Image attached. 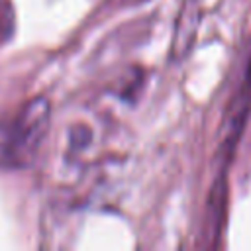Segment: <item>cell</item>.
Listing matches in <instances>:
<instances>
[{
    "label": "cell",
    "instance_id": "7a4b0ae2",
    "mask_svg": "<svg viewBox=\"0 0 251 251\" xmlns=\"http://www.w3.org/2000/svg\"><path fill=\"white\" fill-rule=\"evenodd\" d=\"M198 25V0H184V6L178 14L175 39H173V57L180 59L192 45L194 33Z\"/></svg>",
    "mask_w": 251,
    "mask_h": 251
},
{
    "label": "cell",
    "instance_id": "3957f363",
    "mask_svg": "<svg viewBox=\"0 0 251 251\" xmlns=\"http://www.w3.org/2000/svg\"><path fill=\"white\" fill-rule=\"evenodd\" d=\"M210 214L208 220L212 224V235L218 237L220 227H222V218H224V210H226V180H224V173L216 178L212 192H210Z\"/></svg>",
    "mask_w": 251,
    "mask_h": 251
},
{
    "label": "cell",
    "instance_id": "6da1fadb",
    "mask_svg": "<svg viewBox=\"0 0 251 251\" xmlns=\"http://www.w3.org/2000/svg\"><path fill=\"white\" fill-rule=\"evenodd\" d=\"M51 104L45 96L29 100L18 116L0 126V167H27L49 131Z\"/></svg>",
    "mask_w": 251,
    "mask_h": 251
},
{
    "label": "cell",
    "instance_id": "277c9868",
    "mask_svg": "<svg viewBox=\"0 0 251 251\" xmlns=\"http://www.w3.org/2000/svg\"><path fill=\"white\" fill-rule=\"evenodd\" d=\"M14 10L8 0H0V43L12 37L14 31Z\"/></svg>",
    "mask_w": 251,
    "mask_h": 251
}]
</instances>
